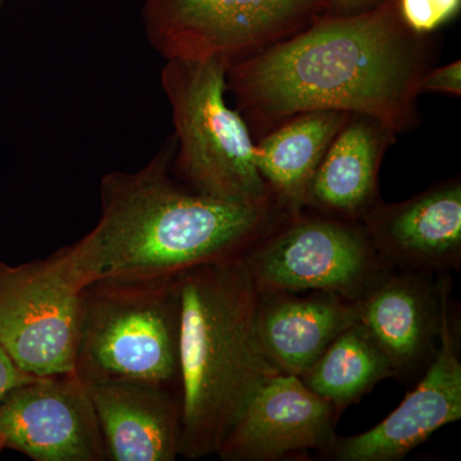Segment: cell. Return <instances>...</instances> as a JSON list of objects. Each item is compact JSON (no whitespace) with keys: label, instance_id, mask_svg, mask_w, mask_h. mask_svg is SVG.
<instances>
[{"label":"cell","instance_id":"23","mask_svg":"<svg viewBox=\"0 0 461 461\" xmlns=\"http://www.w3.org/2000/svg\"><path fill=\"white\" fill-rule=\"evenodd\" d=\"M5 448V439L0 437V453H2L3 450Z\"/></svg>","mask_w":461,"mask_h":461},{"label":"cell","instance_id":"12","mask_svg":"<svg viewBox=\"0 0 461 461\" xmlns=\"http://www.w3.org/2000/svg\"><path fill=\"white\" fill-rule=\"evenodd\" d=\"M379 256L402 271L459 268L461 184L453 178L393 204H378L363 222Z\"/></svg>","mask_w":461,"mask_h":461},{"label":"cell","instance_id":"2","mask_svg":"<svg viewBox=\"0 0 461 461\" xmlns=\"http://www.w3.org/2000/svg\"><path fill=\"white\" fill-rule=\"evenodd\" d=\"M175 150L171 135L142 168L102 178L98 223L53 254L76 287L172 277L239 259L295 214L280 202L245 204L190 189L173 176Z\"/></svg>","mask_w":461,"mask_h":461},{"label":"cell","instance_id":"24","mask_svg":"<svg viewBox=\"0 0 461 461\" xmlns=\"http://www.w3.org/2000/svg\"><path fill=\"white\" fill-rule=\"evenodd\" d=\"M3 5H5V0H0V7H2Z\"/></svg>","mask_w":461,"mask_h":461},{"label":"cell","instance_id":"22","mask_svg":"<svg viewBox=\"0 0 461 461\" xmlns=\"http://www.w3.org/2000/svg\"><path fill=\"white\" fill-rule=\"evenodd\" d=\"M329 2L330 14H348L371 8L381 0H329Z\"/></svg>","mask_w":461,"mask_h":461},{"label":"cell","instance_id":"10","mask_svg":"<svg viewBox=\"0 0 461 461\" xmlns=\"http://www.w3.org/2000/svg\"><path fill=\"white\" fill-rule=\"evenodd\" d=\"M339 412L297 375H272L249 399L215 455L224 461H276L329 454Z\"/></svg>","mask_w":461,"mask_h":461},{"label":"cell","instance_id":"18","mask_svg":"<svg viewBox=\"0 0 461 461\" xmlns=\"http://www.w3.org/2000/svg\"><path fill=\"white\" fill-rule=\"evenodd\" d=\"M395 371L386 354L360 321L348 326L330 342L302 381L339 412L362 399Z\"/></svg>","mask_w":461,"mask_h":461},{"label":"cell","instance_id":"4","mask_svg":"<svg viewBox=\"0 0 461 461\" xmlns=\"http://www.w3.org/2000/svg\"><path fill=\"white\" fill-rule=\"evenodd\" d=\"M229 65L218 59H168L160 84L172 111V173L190 189L245 204L278 202L256 162V140L226 100Z\"/></svg>","mask_w":461,"mask_h":461},{"label":"cell","instance_id":"21","mask_svg":"<svg viewBox=\"0 0 461 461\" xmlns=\"http://www.w3.org/2000/svg\"><path fill=\"white\" fill-rule=\"evenodd\" d=\"M33 378L36 377L21 371L14 363V360L8 357V354L0 348V400L7 395L9 391L32 381Z\"/></svg>","mask_w":461,"mask_h":461},{"label":"cell","instance_id":"5","mask_svg":"<svg viewBox=\"0 0 461 461\" xmlns=\"http://www.w3.org/2000/svg\"><path fill=\"white\" fill-rule=\"evenodd\" d=\"M177 280H100L83 288L75 373L85 384L131 381L180 393Z\"/></svg>","mask_w":461,"mask_h":461},{"label":"cell","instance_id":"1","mask_svg":"<svg viewBox=\"0 0 461 461\" xmlns=\"http://www.w3.org/2000/svg\"><path fill=\"white\" fill-rule=\"evenodd\" d=\"M433 44L403 23L397 0L312 25L227 69V93L257 139L311 111L362 114L396 135L417 129L418 83Z\"/></svg>","mask_w":461,"mask_h":461},{"label":"cell","instance_id":"19","mask_svg":"<svg viewBox=\"0 0 461 461\" xmlns=\"http://www.w3.org/2000/svg\"><path fill=\"white\" fill-rule=\"evenodd\" d=\"M403 23L418 35L429 36L457 16L461 0H397Z\"/></svg>","mask_w":461,"mask_h":461},{"label":"cell","instance_id":"6","mask_svg":"<svg viewBox=\"0 0 461 461\" xmlns=\"http://www.w3.org/2000/svg\"><path fill=\"white\" fill-rule=\"evenodd\" d=\"M330 14L329 0H144L145 35L166 60L232 66Z\"/></svg>","mask_w":461,"mask_h":461},{"label":"cell","instance_id":"13","mask_svg":"<svg viewBox=\"0 0 461 461\" xmlns=\"http://www.w3.org/2000/svg\"><path fill=\"white\" fill-rule=\"evenodd\" d=\"M430 276L387 273L355 302L357 321L386 354L396 375L429 366L438 348L450 281L446 277L435 281Z\"/></svg>","mask_w":461,"mask_h":461},{"label":"cell","instance_id":"7","mask_svg":"<svg viewBox=\"0 0 461 461\" xmlns=\"http://www.w3.org/2000/svg\"><path fill=\"white\" fill-rule=\"evenodd\" d=\"M242 262L259 294L326 291L350 302L393 271L363 223L303 212L259 240Z\"/></svg>","mask_w":461,"mask_h":461},{"label":"cell","instance_id":"17","mask_svg":"<svg viewBox=\"0 0 461 461\" xmlns=\"http://www.w3.org/2000/svg\"><path fill=\"white\" fill-rule=\"evenodd\" d=\"M350 115L341 111L303 112L257 139L258 169L288 211L297 214L305 208L315 172Z\"/></svg>","mask_w":461,"mask_h":461},{"label":"cell","instance_id":"15","mask_svg":"<svg viewBox=\"0 0 461 461\" xmlns=\"http://www.w3.org/2000/svg\"><path fill=\"white\" fill-rule=\"evenodd\" d=\"M259 294L257 333L282 375L302 377L342 330L357 321L355 302L326 291Z\"/></svg>","mask_w":461,"mask_h":461},{"label":"cell","instance_id":"11","mask_svg":"<svg viewBox=\"0 0 461 461\" xmlns=\"http://www.w3.org/2000/svg\"><path fill=\"white\" fill-rule=\"evenodd\" d=\"M450 291L444 300L438 348L418 386L390 415L360 435L336 439L329 453L338 461H399L433 433L461 418L459 321Z\"/></svg>","mask_w":461,"mask_h":461},{"label":"cell","instance_id":"9","mask_svg":"<svg viewBox=\"0 0 461 461\" xmlns=\"http://www.w3.org/2000/svg\"><path fill=\"white\" fill-rule=\"evenodd\" d=\"M0 437L35 461H105L87 387L75 372L36 377L0 400Z\"/></svg>","mask_w":461,"mask_h":461},{"label":"cell","instance_id":"8","mask_svg":"<svg viewBox=\"0 0 461 461\" xmlns=\"http://www.w3.org/2000/svg\"><path fill=\"white\" fill-rule=\"evenodd\" d=\"M83 290L51 254L44 260L0 264V348L32 377L75 372Z\"/></svg>","mask_w":461,"mask_h":461},{"label":"cell","instance_id":"14","mask_svg":"<svg viewBox=\"0 0 461 461\" xmlns=\"http://www.w3.org/2000/svg\"><path fill=\"white\" fill-rule=\"evenodd\" d=\"M98 417L107 460L173 461L181 456L177 391L131 381L85 384Z\"/></svg>","mask_w":461,"mask_h":461},{"label":"cell","instance_id":"3","mask_svg":"<svg viewBox=\"0 0 461 461\" xmlns=\"http://www.w3.org/2000/svg\"><path fill=\"white\" fill-rule=\"evenodd\" d=\"M180 296L181 456H212L249 399L277 369L257 333L259 293L239 259L176 276Z\"/></svg>","mask_w":461,"mask_h":461},{"label":"cell","instance_id":"16","mask_svg":"<svg viewBox=\"0 0 461 461\" xmlns=\"http://www.w3.org/2000/svg\"><path fill=\"white\" fill-rule=\"evenodd\" d=\"M396 136L371 117L351 114L315 172L306 206L327 217L362 223L382 203L379 168Z\"/></svg>","mask_w":461,"mask_h":461},{"label":"cell","instance_id":"20","mask_svg":"<svg viewBox=\"0 0 461 461\" xmlns=\"http://www.w3.org/2000/svg\"><path fill=\"white\" fill-rule=\"evenodd\" d=\"M420 95L426 93L445 94V95L461 96V62L459 59L448 65L429 68L418 83Z\"/></svg>","mask_w":461,"mask_h":461}]
</instances>
